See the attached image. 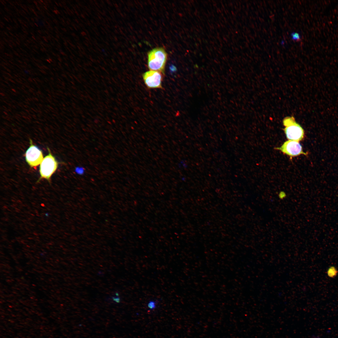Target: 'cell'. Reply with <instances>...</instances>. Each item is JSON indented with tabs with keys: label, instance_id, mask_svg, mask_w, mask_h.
<instances>
[{
	"label": "cell",
	"instance_id": "cell-2",
	"mask_svg": "<svg viewBox=\"0 0 338 338\" xmlns=\"http://www.w3.org/2000/svg\"><path fill=\"white\" fill-rule=\"evenodd\" d=\"M167 59V54L162 48L153 49L148 54V65L151 70L164 73Z\"/></svg>",
	"mask_w": 338,
	"mask_h": 338
},
{
	"label": "cell",
	"instance_id": "cell-1",
	"mask_svg": "<svg viewBox=\"0 0 338 338\" xmlns=\"http://www.w3.org/2000/svg\"><path fill=\"white\" fill-rule=\"evenodd\" d=\"M283 129L286 137L289 140L300 141L304 136V131L293 116H287L283 120Z\"/></svg>",
	"mask_w": 338,
	"mask_h": 338
},
{
	"label": "cell",
	"instance_id": "cell-11",
	"mask_svg": "<svg viewBox=\"0 0 338 338\" xmlns=\"http://www.w3.org/2000/svg\"><path fill=\"white\" fill-rule=\"evenodd\" d=\"M286 196L285 193L283 192H280L279 195V198L281 199L285 198Z\"/></svg>",
	"mask_w": 338,
	"mask_h": 338
},
{
	"label": "cell",
	"instance_id": "cell-9",
	"mask_svg": "<svg viewBox=\"0 0 338 338\" xmlns=\"http://www.w3.org/2000/svg\"><path fill=\"white\" fill-rule=\"evenodd\" d=\"M292 39L294 41H298L300 40V36L297 32H293L291 34Z\"/></svg>",
	"mask_w": 338,
	"mask_h": 338
},
{
	"label": "cell",
	"instance_id": "cell-10",
	"mask_svg": "<svg viewBox=\"0 0 338 338\" xmlns=\"http://www.w3.org/2000/svg\"><path fill=\"white\" fill-rule=\"evenodd\" d=\"M147 306L150 310H153L156 308V303L154 301H150L148 303Z\"/></svg>",
	"mask_w": 338,
	"mask_h": 338
},
{
	"label": "cell",
	"instance_id": "cell-3",
	"mask_svg": "<svg viewBox=\"0 0 338 338\" xmlns=\"http://www.w3.org/2000/svg\"><path fill=\"white\" fill-rule=\"evenodd\" d=\"M47 149L49 154L43 158L40 164L39 172L40 177L37 182L41 179H45L50 182L51 176L58 167V162L51 154L49 149L48 148Z\"/></svg>",
	"mask_w": 338,
	"mask_h": 338
},
{
	"label": "cell",
	"instance_id": "cell-4",
	"mask_svg": "<svg viewBox=\"0 0 338 338\" xmlns=\"http://www.w3.org/2000/svg\"><path fill=\"white\" fill-rule=\"evenodd\" d=\"M29 141L30 145L25 154V160L30 167L35 169L42 161L43 154L42 150L33 144L31 139Z\"/></svg>",
	"mask_w": 338,
	"mask_h": 338
},
{
	"label": "cell",
	"instance_id": "cell-7",
	"mask_svg": "<svg viewBox=\"0 0 338 338\" xmlns=\"http://www.w3.org/2000/svg\"><path fill=\"white\" fill-rule=\"evenodd\" d=\"M338 271L337 268L334 266L330 267L327 271V276L330 278L335 277L337 274Z\"/></svg>",
	"mask_w": 338,
	"mask_h": 338
},
{
	"label": "cell",
	"instance_id": "cell-6",
	"mask_svg": "<svg viewBox=\"0 0 338 338\" xmlns=\"http://www.w3.org/2000/svg\"><path fill=\"white\" fill-rule=\"evenodd\" d=\"M145 83L149 88H162V75L158 71L150 70L142 75Z\"/></svg>",
	"mask_w": 338,
	"mask_h": 338
},
{
	"label": "cell",
	"instance_id": "cell-8",
	"mask_svg": "<svg viewBox=\"0 0 338 338\" xmlns=\"http://www.w3.org/2000/svg\"><path fill=\"white\" fill-rule=\"evenodd\" d=\"M85 169L81 166H78L75 168L74 172L76 173L79 175H82L85 172Z\"/></svg>",
	"mask_w": 338,
	"mask_h": 338
},
{
	"label": "cell",
	"instance_id": "cell-5",
	"mask_svg": "<svg viewBox=\"0 0 338 338\" xmlns=\"http://www.w3.org/2000/svg\"><path fill=\"white\" fill-rule=\"evenodd\" d=\"M275 149L291 157L300 155H308L307 152L303 151L302 146L299 142L295 141L289 140L285 142L280 147Z\"/></svg>",
	"mask_w": 338,
	"mask_h": 338
}]
</instances>
